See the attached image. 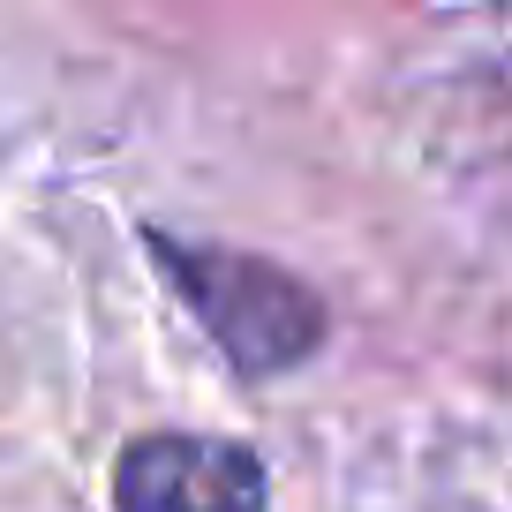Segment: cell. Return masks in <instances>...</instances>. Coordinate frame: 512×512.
Here are the masks:
<instances>
[{
	"label": "cell",
	"instance_id": "cell-2",
	"mask_svg": "<svg viewBox=\"0 0 512 512\" xmlns=\"http://www.w3.org/2000/svg\"><path fill=\"white\" fill-rule=\"evenodd\" d=\"M113 512H264V467L226 437H144L121 452Z\"/></svg>",
	"mask_w": 512,
	"mask_h": 512
},
{
	"label": "cell",
	"instance_id": "cell-1",
	"mask_svg": "<svg viewBox=\"0 0 512 512\" xmlns=\"http://www.w3.org/2000/svg\"><path fill=\"white\" fill-rule=\"evenodd\" d=\"M159 264L181 279L189 309L241 369H287L317 347V302L272 264L234 249H189V241H159Z\"/></svg>",
	"mask_w": 512,
	"mask_h": 512
}]
</instances>
